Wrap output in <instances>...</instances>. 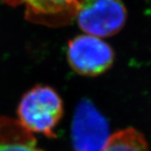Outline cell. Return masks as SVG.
<instances>
[{
	"label": "cell",
	"instance_id": "cell-6",
	"mask_svg": "<svg viewBox=\"0 0 151 151\" xmlns=\"http://www.w3.org/2000/svg\"><path fill=\"white\" fill-rule=\"evenodd\" d=\"M0 151H45L17 119L0 117Z\"/></svg>",
	"mask_w": 151,
	"mask_h": 151
},
{
	"label": "cell",
	"instance_id": "cell-1",
	"mask_svg": "<svg viewBox=\"0 0 151 151\" xmlns=\"http://www.w3.org/2000/svg\"><path fill=\"white\" fill-rule=\"evenodd\" d=\"M63 113V104L57 91L49 86L37 85L23 95L17 120L33 135L54 138Z\"/></svg>",
	"mask_w": 151,
	"mask_h": 151
},
{
	"label": "cell",
	"instance_id": "cell-3",
	"mask_svg": "<svg viewBox=\"0 0 151 151\" xmlns=\"http://www.w3.org/2000/svg\"><path fill=\"white\" fill-rule=\"evenodd\" d=\"M67 61L72 69L83 76H97L111 67L114 62L112 48L101 38L81 35L67 45Z\"/></svg>",
	"mask_w": 151,
	"mask_h": 151
},
{
	"label": "cell",
	"instance_id": "cell-4",
	"mask_svg": "<svg viewBox=\"0 0 151 151\" xmlns=\"http://www.w3.org/2000/svg\"><path fill=\"white\" fill-rule=\"evenodd\" d=\"M111 136L107 120L94 105L90 101L80 102L72 128L74 151H102Z\"/></svg>",
	"mask_w": 151,
	"mask_h": 151
},
{
	"label": "cell",
	"instance_id": "cell-5",
	"mask_svg": "<svg viewBox=\"0 0 151 151\" xmlns=\"http://www.w3.org/2000/svg\"><path fill=\"white\" fill-rule=\"evenodd\" d=\"M5 4L22 7L25 17L31 22L54 24L65 20L72 12L75 13L78 0H1Z\"/></svg>",
	"mask_w": 151,
	"mask_h": 151
},
{
	"label": "cell",
	"instance_id": "cell-7",
	"mask_svg": "<svg viewBox=\"0 0 151 151\" xmlns=\"http://www.w3.org/2000/svg\"><path fill=\"white\" fill-rule=\"evenodd\" d=\"M102 151H149V148L140 132L126 129L112 134Z\"/></svg>",
	"mask_w": 151,
	"mask_h": 151
},
{
	"label": "cell",
	"instance_id": "cell-2",
	"mask_svg": "<svg viewBox=\"0 0 151 151\" xmlns=\"http://www.w3.org/2000/svg\"><path fill=\"white\" fill-rule=\"evenodd\" d=\"M75 16L78 25L86 35L105 38L122 29L127 10L121 0H81Z\"/></svg>",
	"mask_w": 151,
	"mask_h": 151
}]
</instances>
